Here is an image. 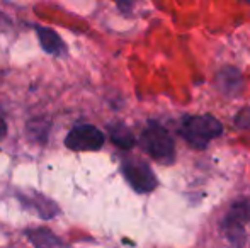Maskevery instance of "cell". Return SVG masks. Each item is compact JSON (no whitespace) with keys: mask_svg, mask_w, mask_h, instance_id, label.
Here are the masks:
<instances>
[{"mask_svg":"<svg viewBox=\"0 0 250 248\" xmlns=\"http://www.w3.org/2000/svg\"><path fill=\"white\" fill-rule=\"evenodd\" d=\"M181 136L194 148H206L211 139L218 138L223 133V126L211 114L201 116H186L179 128Z\"/></svg>","mask_w":250,"mask_h":248,"instance_id":"1","label":"cell"},{"mask_svg":"<svg viewBox=\"0 0 250 248\" xmlns=\"http://www.w3.org/2000/svg\"><path fill=\"white\" fill-rule=\"evenodd\" d=\"M140 145L146 153L157 162L164 165H170L175 160V146L174 139L168 131L158 123H150L146 129L142 133Z\"/></svg>","mask_w":250,"mask_h":248,"instance_id":"2","label":"cell"},{"mask_svg":"<svg viewBox=\"0 0 250 248\" xmlns=\"http://www.w3.org/2000/svg\"><path fill=\"white\" fill-rule=\"evenodd\" d=\"M250 223V201L240 199L235 201L228 208L223 221H221V231L233 248H242L247 240L245 225Z\"/></svg>","mask_w":250,"mask_h":248,"instance_id":"3","label":"cell"},{"mask_svg":"<svg viewBox=\"0 0 250 248\" xmlns=\"http://www.w3.org/2000/svg\"><path fill=\"white\" fill-rule=\"evenodd\" d=\"M121 172L129 186L140 194L151 192L157 187L155 173L151 172L148 163L142 162V160H126V162H123Z\"/></svg>","mask_w":250,"mask_h":248,"instance_id":"4","label":"cell"},{"mask_svg":"<svg viewBox=\"0 0 250 248\" xmlns=\"http://www.w3.org/2000/svg\"><path fill=\"white\" fill-rule=\"evenodd\" d=\"M65 145L75 152H96L104 145V133L90 124H80L66 134Z\"/></svg>","mask_w":250,"mask_h":248,"instance_id":"5","label":"cell"},{"mask_svg":"<svg viewBox=\"0 0 250 248\" xmlns=\"http://www.w3.org/2000/svg\"><path fill=\"white\" fill-rule=\"evenodd\" d=\"M21 202L27 206L29 209H33L40 218L43 219H51L53 216H56L60 212L58 206L48 197L41 194H27V195H19Z\"/></svg>","mask_w":250,"mask_h":248,"instance_id":"6","label":"cell"},{"mask_svg":"<svg viewBox=\"0 0 250 248\" xmlns=\"http://www.w3.org/2000/svg\"><path fill=\"white\" fill-rule=\"evenodd\" d=\"M216 85L227 97H235L242 89V73L235 66H225L216 75Z\"/></svg>","mask_w":250,"mask_h":248,"instance_id":"7","label":"cell"},{"mask_svg":"<svg viewBox=\"0 0 250 248\" xmlns=\"http://www.w3.org/2000/svg\"><path fill=\"white\" fill-rule=\"evenodd\" d=\"M36 33H38L40 43H41V46H43L44 51H48V53H51V55H62L63 51H65L62 38H60L53 29H50V27L38 26Z\"/></svg>","mask_w":250,"mask_h":248,"instance_id":"8","label":"cell"},{"mask_svg":"<svg viewBox=\"0 0 250 248\" xmlns=\"http://www.w3.org/2000/svg\"><path fill=\"white\" fill-rule=\"evenodd\" d=\"M26 236L31 240L36 248H62V242L56 235H53L46 228H34L27 229Z\"/></svg>","mask_w":250,"mask_h":248,"instance_id":"9","label":"cell"},{"mask_svg":"<svg viewBox=\"0 0 250 248\" xmlns=\"http://www.w3.org/2000/svg\"><path fill=\"white\" fill-rule=\"evenodd\" d=\"M107 131H109V136H111L112 143L118 146H121V148L125 150H129L135 146V136H133V133L129 131L128 128H126L125 124L121 123H112L107 126Z\"/></svg>","mask_w":250,"mask_h":248,"instance_id":"10","label":"cell"},{"mask_svg":"<svg viewBox=\"0 0 250 248\" xmlns=\"http://www.w3.org/2000/svg\"><path fill=\"white\" fill-rule=\"evenodd\" d=\"M235 124L240 129H250V107H244L235 116Z\"/></svg>","mask_w":250,"mask_h":248,"instance_id":"11","label":"cell"},{"mask_svg":"<svg viewBox=\"0 0 250 248\" xmlns=\"http://www.w3.org/2000/svg\"><path fill=\"white\" fill-rule=\"evenodd\" d=\"M5 134H7V124H5V121L0 117V139H2Z\"/></svg>","mask_w":250,"mask_h":248,"instance_id":"12","label":"cell"}]
</instances>
